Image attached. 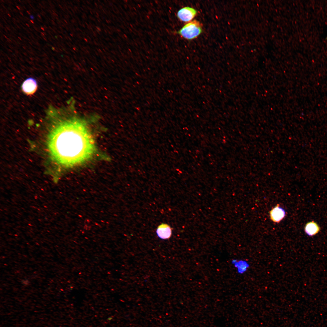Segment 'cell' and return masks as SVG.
I'll return each mask as SVG.
<instances>
[{"mask_svg":"<svg viewBox=\"0 0 327 327\" xmlns=\"http://www.w3.org/2000/svg\"><path fill=\"white\" fill-rule=\"evenodd\" d=\"M48 145L53 159L66 167L85 161L95 150L94 140L87 127L75 119L58 122L51 131Z\"/></svg>","mask_w":327,"mask_h":327,"instance_id":"6da1fadb","label":"cell"},{"mask_svg":"<svg viewBox=\"0 0 327 327\" xmlns=\"http://www.w3.org/2000/svg\"><path fill=\"white\" fill-rule=\"evenodd\" d=\"M201 32L200 24L195 20L185 25L178 33L184 38L191 40L196 38Z\"/></svg>","mask_w":327,"mask_h":327,"instance_id":"7a4b0ae2","label":"cell"},{"mask_svg":"<svg viewBox=\"0 0 327 327\" xmlns=\"http://www.w3.org/2000/svg\"><path fill=\"white\" fill-rule=\"evenodd\" d=\"M197 13V11L194 9L190 7H185L178 11L177 16L182 21L188 22L194 18Z\"/></svg>","mask_w":327,"mask_h":327,"instance_id":"3957f363","label":"cell"},{"mask_svg":"<svg viewBox=\"0 0 327 327\" xmlns=\"http://www.w3.org/2000/svg\"><path fill=\"white\" fill-rule=\"evenodd\" d=\"M38 85L36 80L32 78H29L25 80L22 84V91L27 95H32L36 91Z\"/></svg>","mask_w":327,"mask_h":327,"instance_id":"277c9868","label":"cell"},{"mask_svg":"<svg viewBox=\"0 0 327 327\" xmlns=\"http://www.w3.org/2000/svg\"><path fill=\"white\" fill-rule=\"evenodd\" d=\"M271 220L275 223H278L282 220L286 215L284 210L278 204L269 212Z\"/></svg>","mask_w":327,"mask_h":327,"instance_id":"5b68a950","label":"cell"},{"mask_svg":"<svg viewBox=\"0 0 327 327\" xmlns=\"http://www.w3.org/2000/svg\"><path fill=\"white\" fill-rule=\"evenodd\" d=\"M156 233L161 239H166L169 238L172 235V230L167 224L162 223L157 227Z\"/></svg>","mask_w":327,"mask_h":327,"instance_id":"8992f818","label":"cell"},{"mask_svg":"<svg viewBox=\"0 0 327 327\" xmlns=\"http://www.w3.org/2000/svg\"><path fill=\"white\" fill-rule=\"evenodd\" d=\"M320 230L319 225L315 222L311 221L308 222L305 224L304 230L308 236H312L317 234Z\"/></svg>","mask_w":327,"mask_h":327,"instance_id":"52a82bcc","label":"cell"},{"mask_svg":"<svg viewBox=\"0 0 327 327\" xmlns=\"http://www.w3.org/2000/svg\"><path fill=\"white\" fill-rule=\"evenodd\" d=\"M231 263L236 269L237 272L239 274L244 273L249 267L247 262L243 260H237L235 259H232Z\"/></svg>","mask_w":327,"mask_h":327,"instance_id":"ba28073f","label":"cell"},{"mask_svg":"<svg viewBox=\"0 0 327 327\" xmlns=\"http://www.w3.org/2000/svg\"><path fill=\"white\" fill-rule=\"evenodd\" d=\"M31 21L33 23H34V22H33L32 21Z\"/></svg>","mask_w":327,"mask_h":327,"instance_id":"9c48e42d","label":"cell"}]
</instances>
